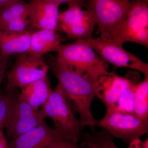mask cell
I'll use <instances>...</instances> for the list:
<instances>
[{"mask_svg":"<svg viewBox=\"0 0 148 148\" xmlns=\"http://www.w3.org/2000/svg\"><path fill=\"white\" fill-rule=\"evenodd\" d=\"M29 3V27L38 30L58 29L60 4L46 0H31Z\"/></svg>","mask_w":148,"mask_h":148,"instance_id":"obj_13","label":"cell"},{"mask_svg":"<svg viewBox=\"0 0 148 148\" xmlns=\"http://www.w3.org/2000/svg\"><path fill=\"white\" fill-rule=\"evenodd\" d=\"M49 148H80L77 143L71 141H61L53 144Z\"/></svg>","mask_w":148,"mask_h":148,"instance_id":"obj_23","label":"cell"},{"mask_svg":"<svg viewBox=\"0 0 148 148\" xmlns=\"http://www.w3.org/2000/svg\"><path fill=\"white\" fill-rule=\"evenodd\" d=\"M137 84L132 85L128 88L121 96L112 108L110 110L107 111H114L123 113L134 114V96Z\"/></svg>","mask_w":148,"mask_h":148,"instance_id":"obj_19","label":"cell"},{"mask_svg":"<svg viewBox=\"0 0 148 148\" xmlns=\"http://www.w3.org/2000/svg\"><path fill=\"white\" fill-rule=\"evenodd\" d=\"M0 31H1V30H0Z\"/></svg>","mask_w":148,"mask_h":148,"instance_id":"obj_31","label":"cell"},{"mask_svg":"<svg viewBox=\"0 0 148 148\" xmlns=\"http://www.w3.org/2000/svg\"><path fill=\"white\" fill-rule=\"evenodd\" d=\"M45 121L40 110L32 108L22 100L18 94L15 97L5 127L11 140L26 133Z\"/></svg>","mask_w":148,"mask_h":148,"instance_id":"obj_11","label":"cell"},{"mask_svg":"<svg viewBox=\"0 0 148 148\" xmlns=\"http://www.w3.org/2000/svg\"><path fill=\"white\" fill-rule=\"evenodd\" d=\"M133 113L135 115L143 119H148V77L136 86Z\"/></svg>","mask_w":148,"mask_h":148,"instance_id":"obj_17","label":"cell"},{"mask_svg":"<svg viewBox=\"0 0 148 148\" xmlns=\"http://www.w3.org/2000/svg\"><path fill=\"white\" fill-rule=\"evenodd\" d=\"M58 81L70 105L75 113L79 116L80 121L85 127L94 130L99 126L91 111V105L95 97L92 80L85 74L78 71L50 57L47 63Z\"/></svg>","mask_w":148,"mask_h":148,"instance_id":"obj_1","label":"cell"},{"mask_svg":"<svg viewBox=\"0 0 148 148\" xmlns=\"http://www.w3.org/2000/svg\"><path fill=\"white\" fill-rule=\"evenodd\" d=\"M83 138L84 145L87 148H98L97 144L93 139L92 135L84 133Z\"/></svg>","mask_w":148,"mask_h":148,"instance_id":"obj_25","label":"cell"},{"mask_svg":"<svg viewBox=\"0 0 148 148\" xmlns=\"http://www.w3.org/2000/svg\"><path fill=\"white\" fill-rule=\"evenodd\" d=\"M99 126L114 137L129 143L148 133V119H142L134 114L107 111L99 121Z\"/></svg>","mask_w":148,"mask_h":148,"instance_id":"obj_7","label":"cell"},{"mask_svg":"<svg viewBox=\"0 0 148 148\" xmlns=\"http://www.w3.org/2000/svg\"><path fill=\"white\" fill-rule=\"evenodd\" d=\"M14 92H0V129L5 127L10 114L16 96Z\"/></svg>","mask_w":148,"mask_h":148,"instance_id":"obj_20","label":"cell"},{"mask_svg":"<svg viewBox=\"0 0 148 148\" xmlns=\"http://www.w3.org/2000/svg\"><path fill=\"white\" fill-rule=\"evenodd\" d=\"M31 32L10 34L0 31V51L4 58L8 59L13 54L29 52Z\"/></svg>","mask_w":148,"mask_h":148,"instance_id":"obj_16","label":"cell"},{"mask_svg":"<svg viewBox=\"0 0 148 148\" xmlns=\"http://www.w3.org/2000/svg\"><path fill=\"white\" fill-rule=\"evenodd\" d=\"M49 69L42 58L29 52L17 54L12 69L7 75L6 92L12 93L17 88H22L47 76Z\"/></svg>","mask_w":148,"mask_h":148,"instance_id":"obj_6","label":"cell"},{"mask_svg":"<svg viewBox=\"0 0 148 148\" xmlns=\"http://www.w3.org/2000/svg\"><path fill=\"white\" fill-rule=\"evenodd\" d=\"M85 7L94 18L101 38L111 40L113 34L124 20L134 1L85 0Z\"/></svg>","mask_w":148,"mask_h":148,"instance_id":"obj_4","label":"cell"},{"mask_svg":"<svg viewBox=\"0 0 148 148\" xmlns=\"http://www.w3.org/2000/svg\"><path fill=\"white\" fill-rule=\"evenodd\" d=\"M127 148H148V140L142 141L140 138H137L129 143Z\"/></svg>","mask_w":148,"mask_h":148,"instance_id":"obj_24","label":"cell"},{"mask_svg":"<svg viewBox=\"0 0 148 148\" xmlns=\"http://www.w3.org/2000/svg\"><path fill=\"white\" fill-rule=\"evenodd\" d=\"M66 140H68L45 121L26 133L11 139L8 148H49L54 143Z\"/></svg>","mask_w":148,"mask_h":148,"instance_id":"obj_12","label":"cell"},{"mask_svg":"<svg viewBox=\"0 0 148 148\" xmlns=\"http://www.w3.org/2000/svg\"><path fill=\"white\" fill-rule=\"evenodd\" d=\"M29 3L23 1L13 4L0 13V30L10 21L22 17H28Z\"/></svg>","mask_w":148,"mask_h":148,"instance_id":"obj_18","label":"cell"},{"mask_svg":"<svg viewBox=\"0 0 148 148\" xmlns=\"http://www.w3.org/2000/svg\"><path fill=\"white\" fill-rule=\"evenodd\" d=\"M137 72H130L125 77L108 71L93 82L95 96L110 110L126 89L132 85L137 84L139 76Z\"/></svg>","mask_w":148,"mask_h":148,"instance_id":"obj_9","label":"cell"},{"mask_svg":"<svg viewBox=\"0 0 148 148\" xmlns=\"http://www.w3.org/2000/svg\"><path fill=\"white\" fill-rule=\"evenodd\" d=\"M23 0H0V13L10 6Z\"/></svg>","mask_w":148,"mask_h":148,"instance_id":"obj_26","label":"cell"},{"mask_svg":"<svg viewBox=\"0 0 148 148\" xmlns=\"http://www.w3.org/2000/svg\"><path fill=\"white\" fill-rule=\"evenodd\" d=\"M106 62L116 68L125 67L136 70L148 77V64L137 56L130 53L112 40H104L101 37L84 39Z\"/></svg>","mask_w":148,"mask_h":148,"instance_id":"obj_8","label":"cell"},{"mask_svg":"<svg viewBox=\"0 0 148 148\" xmlns=\"http://www.w3.org/2000/svg\"><path fill=\"white\" fill-rule=\"evenodd\" d=\"M95 21L88 10L71 6L59 14L58 29L70 40H84L92 37Z\"/></svg>","mask_w":148,"mask_h":148,"instance_id":"obj_10","label":"cell"},{"mask_svg":"<svg viewBox=\"0 0 148 148\" xmlns=\"http://www.w3.org/2000/svg\"><path fill=\"white\" fill-rule=\"evenodd\" d=\"M130 1H137V0H130Z\"/></svg>","mask_w":148,"mask_h":148,"instance_id":"obj_30","label":"cell"},{"mask_svg":"<svg viewBox=\"0 0 148 148\" xmlns=\"http://www.w3.org/2000/svg\"><path fill=\"white\" fill-rule=\"evenodd\" d=\"M8 142L4 135L3 129H0V148H8Z\"/></svg>","mask_w":148,"mask_h":148,"instance_id":"obj_27","label":"cell"},{"mask_svg":"<svg viewBox=\"0 0 148 148\" xmlns=\"http://www.w3.org/2000/svg\"><path fill=\"white\" fill-rule=\"evenodd\" d=\"M98 148H118L115 144L114 137L104 129L92 135Z\"/></svg>","mask_w":148,"mask_h":148,"instance_id":"obj_21","label":"cell"},{"mask_svg":"<svg viewBox=\"0 0 148 148\" xmlns=\"http://www.w3.org/2000/svg\"><path fill=\"white\" fill-rule=\"evenodd\" d=\"M52 91L49 79L47 76L21 88L18 95L32 108L39 110L48 101Z\"/></svg>","mask_w":148,"mask_h":148,"instance_id":"obj_15","label":"cell"},{"mask_svg":"<svg viewBox=\"0 0 148 148\" xmlns=\"http://www.w3.org/2000/svg\"><path fill=\"white\" fill-rule=\"evenodd\" d=\"M7 59L3 57L2 53L0 51V66H6Z\"/></svg>","mask_w":148,"mask_h":148,"instance_id":"obj_29","label":"cell"},{"mask_svg":"<svg viewBox=\"0 0 148 148\" xmlns=\"http://www.w3.org/2000/svg\"><path fill=\"white\" fill-rule=\"evenodd\" d=\"M56 58L69 67L87 75L93 82L108 72L107 62L84 40L61 45Z\"/></svg>","mask_w":148,"mask_h":148,"instance_id":"obj_3","label":"cell"},{"mask_svg":"<svg viewBox=\"0 0 148 148\" xmlns=\"http://www.w3.org/2000/svg\"><path fill=\"white\" fill-rule=\"evenodd\" d=\"M111 40L121 45L125 42H134L148 48V0L134 1Z\"/></svg>","mask_w":148,"mask_h":148,"instance_id":"obj_5","label":"cell"},{"mask_svg":"<svg viewBox=\"0 0 148 148\" xmlns=\"http://www.w3.org/2000/svg\"><path fill=\"white\" fill-rule=\"evenodd\" d=\"M60 36L53 30L43 29L31 32L29 52L37 57L42 58L45 54L57 51L61 45Z\"/></svg>","mask_w":148,"mask_h":148,"instance_id":"obj_14","label":"cell"},{"mask_svg":"<svg viewBox=\"0 0 148 148\" xmlns=\"http://www.w3.org/2000/svg\"><path fill=\"white\" fill-rule=\"evenodd\" d=\"M5 67V66H0V83L1 82L3 77Z\"/></svg>","mask_w":148,"mask_h":148,"instance_id":"obj_28","label":"cell"},{"mask_svg":"<svg viewBox=\"0 0 148 148\" xmlns=\"http://www.w3.org/2000/svg\"><path fill=\"white\" fill-rule=\"evenodd\" d=\"M51 2L56 3L61 5L62 4H66L68 6H78L83 8L85 6V0H46Z\"/></svg>","mask_w":148,"mask_h":148,"instance_id":"obj_22","label":"cell"},{"mask_svg":"<svg viewBox=\"0 0 148 148\" xmlns=\"http://www.w3.org/2000/svg\"><path fill=\"white\" fill-rule=\"evenodd\" d=\"M44 118L53 121V128L67 140L77 143L84 126L75 115L64 90L58 84L40 110Z\"/></svg>","mask_w":148,"mask_h":148,"instance_id":"obj_2","label":"cell"}]
</instances>
